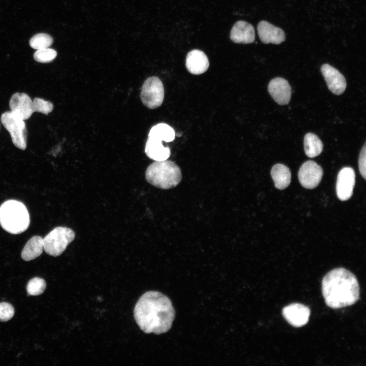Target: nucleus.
<instances>
[{"label": "nucleus", "mask_w": 366, "mask_h": 366, "mask_svg": "<svg viewBox=\"0 0 366 366\" xmlns=\"http://www.w3.org/2000/svg\"><path fill=\"white\" fill-rule=\"evenodd\" d=\"M134 316L144 332L160 334L167 332L171 327L175 311L167 296L158 291H149L137 301Z\"/></svg>", "instance_id": "f257e3e1"}, {"label": "nucleus", "mask_w": 366, "mask_h": 366, "mask_svg": "<svg viewBox=\"0 0 366 366\" xmlns=\"http://www.w3.org/2000/svg\"><path fill=\"white\" fill-rule=\"evenodd\" d=\"M322 292L328 307L339 309L351 306L358 301L359 286L351 272L344 268H337L323 278Z\"/></svg>", "instance_id": "f03ea898"}, {"label": "nucleus", "mask_w": 366, "mask_h": 366, "mask_svg": "<svg viewBox=\"0 0 366 366\" xmlns=\"http://www.w3.org/2000/svg\"><path fill=\"white\" fill-rule=\"evenodd\" d=\"M29 222L28 210L22 202L9 200L0 206V225L7 232L21 233L28 228Z\"/></svg>", "instance_id": "7ed1b4c3"}, {"label": "nucleus", "mask_w": 366, "mask_h": 366, "mask_svg": "<svg viewBox=\"0 0 366 366\" xmlns=\"http://www.w3.org/2000/svg\"><path fill=\"white\" fill-rule=\"evenodd\" d=\"M182 178L180 168L173 161H155L145 171V178L151 185L161 189H169L177 186Z\"/></svg>", "instance_id": "20e7f679"}, {"label": "nucleus", "mask_w": 366, "mask_h": 366, "mask_svg": "<svg viewBox=\"0 0 366 366\" xmlns=\"http://www.w3.org/2000/svg\"><path fill=\"white\" fill-rule=\"evenodd\" d=\"M75 237V232L71 228L56 227L43 238L44 250L50 256H58L73 241Z\"/></svg>", "instance_id": "39448f33"}, {"label": "nucleus", "mask_w": 366, "mask_h": 366, "mask_svg": "<svg viewBox=\"0 0 366 366\" xmlns=\"http://www.w3.org/2000/svg\"><path fill=\"white\" fill-rule=\"evenodd\" d=\"M1 121L9 132L12 142L21 150L25 149L27 144V130L24 120L11 111L2 114Z\"/></svg>", "instance_id": "423d86ee"}, {"label": "nucleus", "mask_w": 366, "mask_h": 366, "mask_svg": "<svg viewBox=\"0 0 366 366\" xmlns=\"http://www.w3.org/2000/svg\"><path fill=\"white\" fill-rule=\"evenodd\" d=\"M164 89L161 80L156 76L147 78L144 82L140 93L142 103L149 109H154L163 103Z\"/></svg>", "instance_id": "0eeeda50"}, {"label": "nucleus", "mask_w": 366, "mask_h": 366, "mask_svg": "<svg viewBox=\"0 0 366 366\" xmlns=\"http://www.w3.org/2000/svg\"><path fill=\"white\" fill-rule=\"evenodd\" d=\"M323 172L320 166L313 161H308L300 167L298 176L302 187L312 189L316 187L321 180Z\"/></svg>", "instance_id": "6e6552de"}, {"label": "nucleus", "mask_w": 366, "mask_h": 366, "mask_svg": "<svg viewBox=\"0 0 366 366\" xmlns=\"http://www.w3.org/2000/svg\"><path fill=\"white\" fill-rule=\"evenodd\" d=\"M355 174L351 167H344L338 173L336 192L338 198L346 201L351 198L355 182Z\"/></svg>", "instance_id": "1a4fd4ad"}, {"label": "nucleus", "mask_w": 366, "mask_h": 366, "mask_svg": "<svg viewBox=\"0 0 366 366\" xmlns=\"http://www.w3.org/2000/svg\"><path fill=\"white\" fill-rule=\"evenodd\" d=\"M282 315L290 325L299 327L308 322L310 310L307 306L302 304L293 303L283 309Z\"/></svg>", "instance_id": "9d476101"}, {"label": "nucleus", "mask_w": 366, "mask_h": 366, "mask_svg": "<svg viewBox=\"0 0 366 366\" xmlns=\"http://www.w3.org/2000/svg\"><path fill=\"white\" fill-rule=\"evenodd\" d=\"M321 71L328 89L336 95H341L346 88L344 76L336 68L328 64H323Z\"/></svg>", "instance_id": "9b49d317"}, {"label": "nucleus", "mask_w": 366, "mask_h": 366, "mask_svg": "<svg viewBox=\"0 0 366 366\" xmlns=\"http://www.w3.org/2000/svg\"><path fill=\"white\" fill-rule=\"evenodd\" d=\"M9 106L11 111L24 120L30 118L34 112L33 101L25 93L14 94L10 100Z\"/></svg>", "instance_id": "f8f14e48"}, {"label": "nucleus", "mask_w": 366, "mask_h": 366, "mask_svg": "<svg viewBox=\"0 0 366 366\" xmlns=\"http://www.w3.org/2000/svg\"><path fill=\"white\" fill-rule=\"evenodd\" d=\"M268 91L278 104L285 105L289 103L291 95V87L286 79L281 77L273 78L268 84Z\"/></svg>", "instance_id": "ddd939ff"}, {"label": "nucleus", "mask_w": 366, "mask_h": 366, "mask_svg": "<svg viewBox=\"0 0 366 366\" xmlns=\"http://www.w3.org/2000/svg\"><path fill=\"white\" fill-rule=\"evenodd\" d=\"M261 41L265 44H280L285 40L284 32L266 21H260L257 26Z\"/></svg>", "instance_id": "4468645a"}, {"label": "nucleus", "mask_w": 366, "mask_h": 366, "mask_svg": "<svg viewBox=\"0 0 366 366\" xmlns=\"http://www.w3.org/2000/svg\"><path fill=\"white\" fill-rule=\"evenodd\" d=\"M209 65L207 56L203 51L194 49L188 53L186 59V66L191 74H201L207 70Z\"/></svg>", "instance_id": "2eb2a0df"}, {"label": "nucleus", "mask_w": 366, "mask_h": 366, "mask_svg": "<svg viewBox=\"0 0 366 366\" xmlns=\"http://www.w3.org/2000/svg\"><path fill=\"white\" fill-rule=\"evenodd\" d=\"M255 34L254 27L250 23L238 21L232 27L230 39L234 43L249 44L255 41Z\"/></svg>", "instance_id": "dca6fc26"}, {"label": "nucleus", "mask_w": 366, "mask_h": 366, "mask_svg": "<svg viewBox=\"0 0 366 366\" xmlns=\"http://www.w3.org/2000/svg\"><path fill=\"white\" fill-rule=\"evenodd\" d=\"M162 140L148 137L145 146V152L147 156L155 161L167 160L170 156V149L164 147Z\"/></svg>", "instance_id": "f3484780"}, {"label": "nucleus", "mask_w": 366, "mask_h": 366, "mask_svg": "<svg viewBox=\"0 0 366 366\" xmlns=\"http://www.w3.org/2000/svg\"><path fill=\"white\" fill-rule=\"evenodd\" d=\"M43 250V238L40 236H34L24 246L21 256L23 260L29 261L41 255Z\"/></svg>", "instance_id": "a211bd4d"}, {"label": "nucleus", "mask_w": 366, "mask_h": 366, "mask_svg": "<svg viewBox=\"0 0 366 366\" xmlns=\"http://www.w3.org/2000/svg\"><path fill=\"white\" fill-rule=\"evenodd\" d=\"M271 176L276 188L286 189L290 184L291 174L289 169L282 164H277L271 168Z\"/></svg>", "instance_id": "6ab92c4d"}, {"label": "nucleus", "mask_w": 366, "mask_h": 366, "mask_svg": "<svg viewBox=\"0 0 366 366\" xmlns=\"http://www.w3.org/2000/svg\"><path fill=\"white\" fill-rule=\"evenodd\" d=\"M175 133L174 129L165 123H159L154 126L150 130L148 137L154 138L170 142L175 139Z\"/></svg>", "instance_id": "aec40b11"}, {"label": "nucleus", "mask_w": 366, "mask_h": 366, "mask_svg": "<svg viewBox=\"0 0 366 366\" xmlns=\"http://www.w3.org/2000/svg\"><path fill=\"white\" fill-rule=\"evenodd\" d=\"M304 149L306 155L309 158H314L322 152L323 145L322 141L315 134L309 133L304 137Z\"/></svg>", "instance_id": "412c9836"}, {"label": "nucleus", "mask_w": 366, "mask_h": 366, "mask_svg": "<svg viewBox=\"0 0 366 366\" xmlns=\"http://www.w3.org/2000/svg\"><path fill=\"white\" fill-rule=\"evenodd\" d=\"M29 43L33 48L38 50L49 47L53 43V39L47 34L39 33L33 36Z\"/></svg>", "instance_id": "4be33fe9"}, {"label": "nucleus", "mask_w": 366, "mask_h": 366, "mask_svg": "<svg viewBox=\"0 0 366 366\" xmlns=\"http://www.w3.org/2000/svg\"><path fill=\"white\" fill-rule=\"evenodd\" d=\"M46 284L45 280L39 277H35L29 281L26 290L29 295H39L45 291Z\"/></svg>", "instance_id": "5701e85b"}, {"label": "nucleus", "mask_w": 366, "mask_h": 366, "mask_svg": "<svg viewBox=\"0 0 366 366\" xmlns=\"http://www.w3.org/2000/svg\"><path fill=\"white\" fill-rule=\"evenodd\" d=\"M56 55L55 50L48 47L37 50L34 54V58L38 62L47 63L52 62Z\"/></svg>", "instance_id": "b1692460"}, {"label": "nucleus", "mask_w": 366, "mask_h": 366, "mask_svg": "<svg viewBox=\"0 0 366 366\" xmlns=\"http://www.w3.org/2000/svg\"><path fill=\"white\" fill-rule=\"evenodd\" d=\"M33 103L34 112H41L47 115L53 109V105L52 103L45 101L43 99L36 98L33 101Z\"/></svg>", "instance_id": "393cba45"}, {"label": "nucleus", "mask_w": 366, "mask_h": 366, "mask_svg": "<svg viewBox=\"0 0 366 366\" xmlns=\"http://www.w3.org/2000/svg\"><path fill=\"white\" fill-rule=\"evenodd\" d=\"M14 314L13 307L9 303H0V321L6 322L10 320Z\"/></svg>", "instance_id": "a878e982"}, {"label": "nucleus", "mask_w": 366, "mask_h": 366, "mask_svg": "<svg viewBox=\"0 0 366 366\" xmlns=\"http://www.w3.org/2000/svg\"><path fill=\"white\" fill-rule=\"evenodd\" d=\"M365 160H366V145L365 144L363 145L361 149L359 159H358V166L360 174L363 177L364 179L366 178V173H365Z\"/></svg>", "instance_id": "bb28decb"}]
</instances>
